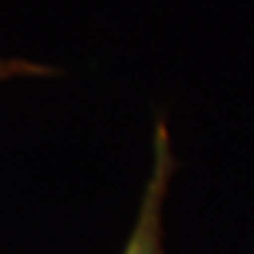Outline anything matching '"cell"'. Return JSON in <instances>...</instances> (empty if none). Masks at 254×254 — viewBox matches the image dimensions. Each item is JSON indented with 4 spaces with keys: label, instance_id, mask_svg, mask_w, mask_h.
<instances>
[{
    "label": "cell",
    "instance_id": "obj_1",
    "mask_svg": "<svg viewBox=\"0 0 254 254\" xmlns=\"http://www.w3.org/2000/svg\"><path fill=\"white\" fill-rule=\"evenodd\" d=\"M172 168L174 159L170 146V133L163 123H159L155 133L153 174H150L144 190L138 222L133 227L123 254H161V205L172 178Z\"/></svg>",
    "mask_w": 254,
    "mask_h": 254
},
{
    "label": "cell",
    "instance_id": "obj_2",
    "mask_svg": "<svg viewBox=\"0 0 254 254\" xmlns=\"http://www.w3.org/2000/svg\"><path fill=\"white\" fill-rule=\"evenodd\" d=\"M51 74L49 68L38 66L23 60H0V78H13V76H47Z\"/></svg>",
    "mask_w": 254,
    "mask_h": 254
}]
</instances>
